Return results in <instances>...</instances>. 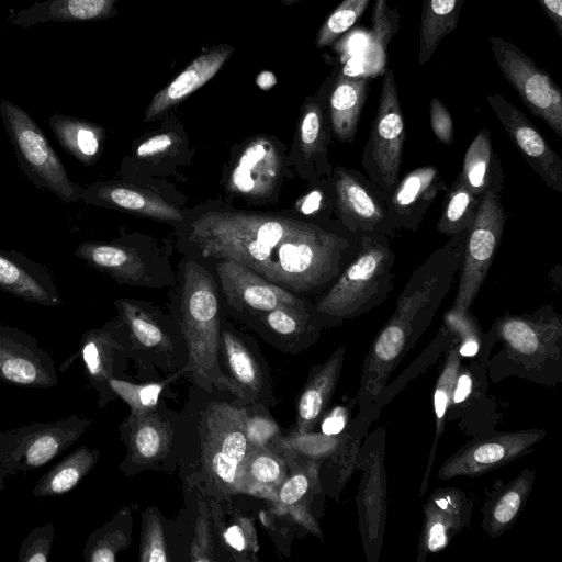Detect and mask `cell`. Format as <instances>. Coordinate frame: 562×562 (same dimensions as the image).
Segmentation results:
<instances>
[{
	"instance_id": "obj_14",
	"label": "cell",
	"mask_w": 562,
	"mask_h": 562,
	"mask_svg": "<svg viewBox=\"0 0 562 562\" xmlns=\"http://www.w3.org/2000/svg\"><path fill=\"white\" fill-rule=\"evenodd\" d=\"M114 305L127 335L128 351L139 352L143 362L149 360L166 371H182L188 356L180 352L178 340L154 313L131 299H120Z\"/></svg>"
},
{
	"instance_id": "obj_1",
	"label": "cell",
	"mask_w": 562,
	"mask_h": 562,
	"mask_svg": "<svg viewBox=\"0 0 562 562\" xmlns=\"http://www.w3.org/2000/svg\"><path fill=\"white\" fill-rule=\"evenodd\" d=\"M189 239L203 257L233 260L294 294L327 291L355 257L360 235L339 220L302 221L279 214L209 211Z\"/></svg>"
},
{
	"instance_id": "obj_18",
	"label": "cell",
	"mask_w": 562,
	"mask_h": 562,
	"mask_svg": "<svg viewBox=\"0 0 562 562\" xmlns=\"http://www.w3.org/2000/svg\"><path fill=\"white\" fill-rule=\"evenodd\" d=\"M486 100L531 169L549 189L562 193V160L538 128L502 94H488Z\"/></svg>"
},
{
	"instance_id": "obj_43",
	"label": "cell",
	"mask_w": 562,
	"mask_h": 562,
	"mask_svg": "<svg viewBox=\"0 0 562 562\" xmlns=\"http://www.w3.org/2000/svg\"><path fill=\"white\" fill-rule=\"evenodd\" d=\"M98 451L81 447L53 468L34 488L36 495H59L69 492L91 470Z\"/></svg>"
},
{
	"instance_id": "obj_36",
	"label": "cell",
	"mask_w": 562,
	"mask_h": 562,
	"mask_svg": "<svg viewBox=\"0 0 562 562\" xmlns=\"http://www.w3.org/2000/svg\"><path fill=\"white\" fill-rule=\"evenodd\" d=\"M48 124L65 151L85 166L94 165L103 150L105 130L93 122L53 114Z\"/></svg>"
},
{
	"instance_id": "obj_50",
	"label": "cell",
	"mask_w": 562,
	"mask_h": 562,
	"mask_svg": "<svg viewBox=\"0 0 562 562\" xmlns=\"http://www.w3.org/2000/svg\"><path fill=\"white\" fill-rule=\"evenodd\" d=\"M164 526L156 507H148L142 514L139 542L140 562H168Z\"/></svg>"
},
{
	"instance_id": "obj_10",
	"label": "cell",
	"mask_w": 562,
	"mask_h": 562,
	"mask_svg": "<svg viewBox=\"0 0 562 562\" xmlns=\"http://www.w3.org/2000/svg\"><path fill=\"white\" fill-rule=\"evenodd\" d=\"M495 61L529 112L562 137V90L526 53L509 41L490 36Z\"/></svg>"
},
{
	"instance_id": "obj_56",
	"label": "cell",
	"mask_w": 562,
	"mask_h": 562,
	"mask_svg": "<svg viewBox=\"0 0 562 562\" xmlns=\"http://www.w3.org/2000/svg\"><path fill=\"white\" fill-rule=\"evenodd\" d=\"M357 403V397L347 404L329 406L319 420L321 432L327 436L340 435L350 423L351 411Z\"/></svg>"
},
{
	"instance_id": "obj_46",
	"label": "cell",
	"mask_w": 562,
	"mask_h": 562,
	"mask_svg": "<svg viewBox=\"0 0 562 562\" xmlns=\"http://www.w3.org/2000/svg\"><path fill=\"white\" fill-rule=\"evenodd\" d=\"M342 432L337 436H327L314 430L306 432L291 430L288 436H282L274 446L321 465L335 453L342 439Z\"/></svg>"
},
{
	"instance_id": "obj_39",
	"label": "cell",
	"mask_w": 562,
	"mask_h": 562,
	"mask_svg": "<svg viewBox=\"0 0 562 562\" xmlns=\"http://www.w3.org/2000/svg\"><path fill=\"white\" fill-rule=\"evenodd\" d=\"M446 350V361L440 374L438 375L432 394L435 434L430 446L425 473L420 482L419 496H424L425 493L427 492L430 472L436 458L437 447L439 445L440 438L446 426V416L449 406L451 390L453 386L457 371L462 360L461 356L457 350V346L453 341L452 335L451 341Z\"/></svg>"
},
{
	"instance_id": "obj_11",
	"label": "cell",
	"mask_w": 562,
	"mask_h": 562,
	"mask_svg": "<svg viewBox=\"0 0 562 562\" xmlns=\"http://www.w3.org/2000/svg\"><path fill=\"white\" fill-rule=\"evenodd\" d=\"M546 435V430L532 428L515 431L494 429L475 436L443 461L437 475L442 481L482 475L531 452Z\"/></svg>"
},
{
	"instance_id": "obj_59",
	"label": "cell",
	"mask_w": 562,
	"mask_h": 562,
	"mask_svg": "<svg viewBox=\"0 0 562 562\" xmlns=\"http://www.w3.org/2000/svg\"><path fill=\"white\" fill-rule=\"evenodd\" d=\"M299 0H281L282 3L284 4H293L295 2H297Z\"/></svg>"
},
{
	"instance_id": "obj_42",
	"label": "cell",
	"mask_w": 562,
	"mask_h": 562,
	"mask_svg": "<svg viewBox=\"0 0 562 562\" xmlns=\"http://www.w3.org/2000/svg\"><path fill=\"white\" fill-rule=\"evenodd\" d=\"M83 427L70 430L69 427L61 428V423L52 425L45 429L30 432L29 438L22 437L18 446V461L23 467L36 468L53 459L67 443H71L78 435L72 432L81 431Z\"/></svg>"
},
{
	"instance_id": "obj_7",
	"label": "cell",
	"mask_w": 562,
	"mask_h": 562,
	"mask_svg": "<svg viewBox=\"0 0 562 562\" xmlns=\"http://www.w3.org/2000/svg\"><path fill=\"white\" fill-rule=\"evenodd\" d=\"M405 137V121L395 76L392 69L386 68L375 116L361 155L367 178L385 198L400 180Z\"/></svg>"
},
{
	"instance_id": "obj_12",
	"label": "cell",
	"mask_w": 562,
	"mask_h": 562,
	"mask_svg": "<svg viewBox=\"0 0 562 562\" xmlns=\"http://www.w3.org/2000/svg\"><path fill=\"white\" fill-rule=\"evenodd\" d=\"M331 178L336 217L357 235H386V198L383 192L363 172L356 169L337 166L333 168Z\"/></svg>"
},
{
	"instance_id": "obj_4",
	"label": "cell",
	"mask_w": 562,
	"mask_h": 562,
	"mask_svg": "<svg viewBox=\"0 0 562 562\" xmlns=\"http://www.w3.org/2000/svg\"><path fill=\"white\" fill-rule=\"evenodd\" d=\"M503 349L487 369L507 366V374L554 386L562 378V316L550 304L532 313L507 314L492 325Z\"/></svg>"
},
{
	"instance_id": "obj_44",
	"label": "cell",
	"mask_w": 562,
	"mask_h": 562,
	"mask_svg": "<svg viewBox=\"0 0 562 562\" xmlns=\"http://www.w3.org/2000/svg\"><path fill=\"white\" fill-rule=\"evenodd\" d=\"M372 31L367 48V59L373 70L386 69L387 45L398 26L397 11L387 7L386 0H375L371 15Z\"/></svg>"
},
{
	"instance_id": "obj_34",
	"label": "cell",
	"mask_w": 562,
	"mask_h": 562,
	"mask_svg": "<svg viewBox=\"0 0 562 562\" xmlns=\"http://www.w3.org/2000/svg\"><path fill=\"white\" fill-rule=\"evenodd\" d=\"M45 355L36 341L18 329L0 326V376L21 385H35L43 376L41 359Z\"/></svg>"
},
{
	"instance_id": "obj_27",
	"label": "cell",
	"mask_w": 562,
	"mask_h": 562,
	"mask_svg": "<svg viewBox=\"0 0 562 562\" xmlns=\"http://www.w3.org/2000/svg\"><path fill=\"white\" fill-rule=\"evenodd\" d=\"M233 50L231 46L222 44L193 59L169 85L154 95L145 111L144 121L158 119L209 82Z\"/></svg>"
},
{
	"instance_id": "obj_16",
	"label": "cell",
	"mask_w": 562,
	"mask_h": 562,
	"mask_svg": "<svg viewBox=\"0 0 562 562\" xmlns=\"http://www.w3.org/2000/svg\"><path fill=\"white\" fill-rule=\"evenodd\" d=\"M218 361L224 364L222 371L237 404L270 405L272 391L267 364L258 351L228 327L221 326Z\"/></svg>"
},
{
	"instance_id": "obj_28",
	"label": "cell",
	"mask_w": 562,
	"mask_h": 562,
	"mask_svg": "<svg viewBox=\"0 0 562 562\" xmlns=\"http://www.w3.org/2000/svg\"><path fill=\"white\" fill-rule=\"evenodd\" d=\"M533 469H524L507 483L495 481L482 507V529L492 539L503 536L518 519L532 491Z\"/></svg>"
},
{
	"instance_id": "obj_54",
	"label": "cell",
	"mask_w": 562,
	"mask_h": 562,
	"mask_svg": "<svg viewBox=\"0 0 562 562\" xmlns=\"http://www.w3.org/2000/svg\"><path fill=\"white\" fill-rule=\"evenodd\" d=\"M430 127L438 142L451 145L453 142V122L448 108L434 97L429 103Z\"/></svg>"
},
{
	"instance_id": "obj_9",
	"label": "cell",
	"mask_w": 562,
	"mask_h": 562,
	"mask_svg": "<svg viewBox=\"0 0 562 562\" xmlns=\"http://www.w3.org/2000/svg\"><path fill=\"white\" fill-rule=\"evenodd\" d=\"M386 431L380 427L364 437L357 460L362 471L356 496L359 531L368 562H378L387 516V481L384 467Z\"/></svg>"
},
{
	"instance_id": "obj_8",
	"label": "cell",
	"mask_w": 562,
	"mask_h": 562,
	"mask_svg": "<svg viewBox=\"0 0 562 562\" xmlns=\"http://www.w3.org/2000/svg\"><path fill=\"white\" fill-rule=\"evenodd\" d=\"M506 215L501 194L487 191L468 232L458 289L449 311L464 314L474 303L501 244Z\"/></svg>"
},
{
	"instance_id": "obj_40",
	"label": "cell",
	"mask_w": 562,
	"mask_h": 562,
	"mask_svg": "<svg viewBox=\"0 0 562 562\" xmlns=\"http://www.w3.org/2000/svg\"><path fill=\"white\" fill-rule=\"evenodd\" d=\"M481 199L470 190L459 172L446 190L442 212L436 225L438 233L451 238L469 231L476 217Z\"/></svg>"
},
{
	"instance_id": "obj_58",
	"label": "cell",
	"mask_w": 562,
	"mask_h": 562,
	"mask_svg": "<svg viewBox=\"0 0 562 562\" xmlns=\"http://www.w3.org/2000/svg\"><path fill=\"white\" fill-rule=\"evenodd\" d=\"M547 18L553 23L555 32L562 36V0H538Z\"/></svg>"
},
{
	"instance_id": "obj_23",
	"label": "cell",
	"mask_w": 562,
	"mask_h": 562,
	"mask_svg": "<svg viewBox=\"0 0 562 562\" xmlns=\"http://www.w3.org/2000/svg\"><path fill=\"white\" fill-rule=\"evenodd\" d=\"M86 204L115 209L164 222H180L181 212L159 195L122 181H98L82 189Z\"/></svg>"
},
{
	"instance_id": "obj_22",
	"label": "cell",
	"mask_w": 562,
	"mask_h": 562,
	"mask_svg": "<svg viewBox=\"0 0 562 562\" xmlns=\"http://www.w3.org/2000/svg\"><path fill=\"white\" fill-rule=\"evenodd\" d=\"M217 274L227 302L239 311L263 313L281 305H303L294 293L233 260H221Z\"/></svg>"
},
{
	"instance_id": "obj_31",
	"label": "cell",
	"mask_w": 562,
	"mask_h": 562,
	"mask_svg": "<svg viewBox=\"0 0 562 562\" xmlns=\"http://www.w3.org/2000/svg\"><path fill=\"white\" fill-rule=\"evenodd\" d=\"M74 255L91 268L101 271L121 284H147V266L140 254L117 240H89L80 244Z\"/></svg>"
},
{
	"instance_id": "obj_6",
	"label": "cell",
	"mask_w": 562,
	"mask_h": 562,
	"mask_svg": "<svg viewBox=\"0 0 562 562\" xmlns=\"http://www.w3.org/2000/svg\"><path fill=\"white\" fill-rule=\"evenodd\" d=\"M0 116L18 165L27 180L66 203L81 200L83 188L70 179L61 159L31 115L21 106L1 99Z\"/></svg>"
},
{
	"instance_id": "obj_32",
	"label": "cell",
	"mask_w": 562,
	"mask_h": 562,
	"mask_svg": "<svg viewBox=\"0 0 562 562\" xmlns=\"http://www.w3.org/2000/svg\"><path fill=\"white\" fill-rule=\"evenodd\" d=\"M289 473L286 454L276 446L252 447L239 476V494L273 502L276 492Z\"/></svg>"
},
{
	"instance_id": "obj_19",
	"label": "cell",
	"mask_w": 562,
	"mask_h": 562,
	"mask_svg": "<svg viewBox=\"0 0 562 562\" xmlns=\"http://www.w3.org/2000/svg\"><path fill=\"white\" fill-rule=\"evenodd\" d=\"M473 501L460 488L435 490L423 505L424 521L417 547V562L446 549L452 538L471 522Z\"/></svg>"
},
{
	"instance_id": "obj_13",
	"label": "cell",
	"mask_w": 562,
	"mask_h": 562,
	"mask_svg": "<svg viewBox=\"0 0 562 562\" xmlns=\"http://www.w3.org/2000/svg\"><path fill=\"white\" fill-rule=\"evenodd\" d=\"M487 362L475 357L460 363L446 416V422L459 420L458 426L473 437L494 430L499 418L495 402L487 396Z\"/></svg>"
},
{
	"instance_id": "obj_35",
	"label": "cell",
	"mask_w": 562,
	"mask_h": 562,
	"mask_svg": "<svg viewBox=\"0 0 562 562\" xmlns=\"http://www.w3.org/2000/svg\"><path fill=\"white\" fill-rule=\"evenodd\" d=\"M470 190L482 198L487 191L501 194L504 176L494 151L491 132L481 128L468 146L460 171Z\"/></svg>"
},
{
	"instance_id": "obj_2",
	"label": "cell",
	"mask_w": 562,
	"mask_h": 562,
	"mask_svg": "<svg viewBox=\"0 0 562 562\" xmlns=\"http://www.w3.org/2000/svg\"><path fill=\"white\" fill-rule=\"evenodd\" d=\"M245 422L246 408L235 401L211 400L199 408L195 453L181 468L184 483L199 497L225 502L239 494L241 467L252 448Z\"/></svg>"
},
{
	"instance_id": "obj_20",
	"label": "cell",
	"mask_w": 562,
	"mask_h": 562,
	"mask_svg": "<svg viewBox=\"0 0 562 562\" xmlns=\"http://www.w3.org/2000/svg\"><path fill=\"white\" fill-rule=\"evenodd\" d=\"M282 155L270 138H252L237 156L227 180L234 194L246 199L271 196L282 176Z\"/></svg>"
},
{
	"instance_id": "obj_51",
	"label": "cell",
	"mask_w": 562,
	"mask_h": 562,
	"mask_svg": "<svg viewBox=\"0 0 562 562\" xmlns=\"http://www.w3.org/2000/svg\"><path fill=\"white\" fill-rule=\"evenodd\" d=\"M296 210L307 217L318 218L322 223L335 221L336 204L331 176L314 183V188L295 204Z\"/></svg>"
},
{
	"instance_id": "obj_37",
	"label": "cell",
	"mask_w": 562,
	"mask_h": 562,
	"mask_svg": "<svg viewBox=\"0 0 562 562\" xmlns=\"http://www.w3.org/2000/svg\"><path fill=\"white\" fill-rule=\"evenodd\" d=\"M262 324L280 340L299 344L305 348L313 344L324 322L315 312H308L303 305H281L271 311L259 313Z\"/></svg>"
},
{
	"instance_id": "obj_45",
	"label": "cell",
	"mask_w": 562,
	"mask_h": 562,
	"mask_svg": "<svg viewBox=\"0 0 562 562\" xmlns=\"http://www.w3.org/2000/svg\"><path fill=\"white\" fill-rule=\"evenodd\" d=\"M130 510L124 508L114 519L91 535L87 542L88 558L91 562H114L119 552L130 543V533L124 521L130 517Z\"/></svg>"
},
{
	"instance_id": "obj_25",
	"label": "cell",
	"mask_w": 562,
	"mask_h": 562,
	"mask_svg": "<svg viewBox=\"0 0 562 562\" xmlns=\"http://www.w3.org/2000/svg\"><path fill=\"white\" fill-rule=\"evenodd\" d=\"M360 411L342 432V439L335 453L319 465V482L323 491L338 499L346 483L357 470L361 443L370 425L378 419L381 407L376 402L358 404Z\"/></svg>"
},
{
	"instance_id": "obj_29",
	"label": "cell",
	"mask_w": 562,
	"mask_h": 562,
	"mask_svg": "<svg viewBox=\"0 0 562 562\" xmlns=\"http://www.w3.org/2000/svg\"><path fill=\"white\" fill-rule=\"evenodd\" d=\"M122 330V323L112 322L103 328L87 331L81 340V356L88 375L100 394H105L106 401L115 397L109 389V381L115 378V362L128 351V339L124 342Z\"/></svg>"
},
{
	"instance_id": "obj_41",
	"label": "cell",
	"mask_w": 562,
	"mask_h": 562,
	"mask_svg": "<svg viewBox=\"0 0 562 562\" xmlns=\"http://www.w3.org/2000/svg\"><path fill=\"white\" fill-rule=\"evenodd\" d=\"M451 333L461 358H490L493 346L497 342L494 329L483 333L476 318L469 312L457 314L447 311L443 323Z\"/></svg>"
},
{
	"instance_id": "obj_21",
	"label": "cell",
	"mask_w": 562,
	"mask_h": 562,
	"mask_svg": "<svg viewBox=\"0 0 562 562\" xmlns=\"http://www.w3.org/2000/svg\"><path fill=\"white\" fill-rule=\"evenodd\" d=\"M339 69L336 67L319 91L308 97L301 110L297 126V147L308 179L316 183L331 176L327 159L331 128L328 114V94Z\"/></svg>"
},
{
	"instance_id": "obj_33",
	"label": "cell",
	"mask_w": 562,
	"mask_h": 562,
	"mask_svg": "<svg viewBox=\"0 0 562 562\" xmlns=\"http://www.w3.org/2000/svg\"><path fill=\"white\" fill-rule=\"evenodd\" d=\"M207 504L214 543L234 561H258L259 541L252 519L238 512L226 515L222 502L207 501Z\"/></svg>"
},
{
	"instance_id": "obj_48",
	"label": "cell",
	"mask_w": 562,
	"mask_h": 562,
	"mask_svg": "<svg viewBox=\"0 0 562 562\" xmlns=\"http://www.w3.org/2000/svg\"><path fill=\"white\" fill-rule=\"evenodd\" d=\"M117 0H49L48 18L55 21H98L116 14Z\"/></svg>"
},
{
	"instance_id": "obj_3",
	"label": "cell",
	"mask_w": 562,
	"mask_h": 562,
	"mask_svg": "<svg viewBox=\"0 0 562 562\" xmlns=\"http://www.w3.org/2000/svg\"><path fill=\"white\" fill-rule=\"evenodd\" d=\"M182 277L180 333L188 360L181 372L204 393L232 394L218 361L221 319L215 282L210 272L194 261L187 262Z\"/></svg>"
},
{
	"instance_id": "obj_30",
	"label": "cell",
	"mask_w": 562,
	"mask_h": 562,
	"mask_svg": "<svg viewBox=\"0 0 562 562\" xmlns=\"http://www.w3.org/2000/svg\"><path fill=\"white\" fill-rule=\"evenodd\" d=\"M370 76L348 75L340 69L328 94L331 135L341 143H352L367 100Z\"/></svg>"
},
{
	"instance_id": "obj_49",
	"label": "cell",
	"mask_w": 562,
	"mask_h": 562,
	"mask_svg": "<svg viewBox=\"0 0 562 562\" xmlns=\"http://www.w3.org/2000/svg\"><path fill=\"white\" fill-rule=\"evenodd\" d=\"M369 2L370 0H342L319 27L316 47L323 48L333 44L360 19Z\"/></svg>"
},
{
	"instance_id": "obj_47",
	"label": "cell",
	"mask_w": 562,
	"mask_h": 562,
	"mask_svg": "<svg viewBox=\"0 0 562 562\" xmlns=\"http://www.w3.org/2000/svg\"><path fill=\"white\" fill-rule=\"evenodd\" d=\"M179 375L182 374L176 372L164 381L146 383H132L114 378L109 381V389L130 406L132 414H145L159 407V397L162 390Z\"/></svg>"
},
{
	"instance_id": "obj_38",
	"label": "cell",
	"mask_w": 562,
	"mask_h": 562,
	"mask_svg": "<svg viewBox=\"0 0 562 562\" xmlns=\"http://www.w3.org/2000/svg\"><path fill=\"white\" fill-rule=\"evenodd\" d=\"M464 2L465 0H423L418 54L422 66L429 61L442 38L458 27Z\"/></svg>"
},
{
	"instance_id": "obj_24",
	"label": "cell",
	"mask_w": 562,
	"mask_h": 562,
	"mask_svg": "<svg viewBox=\"0 0 562 562\" xmlns=\"http://www.w3.org/2000/svg\"><path fill=\"white\" fill-rule=\"evenodd\" d=\"M0 290L44 306L63 304L46 267L14 249H0Z\"/></svg>"
},
{
	"instance_id": "obj_17",
	"label": "cell",
	"mask_w": 562,
	"mask_h": 562,
	"mask_svg": "<svg viewBox=\"0 0 562 562\" xmlns=\"http://www.w3.org/2000/svg\"><path fill=\"white\" fill-rule=\"evenodd\" d=\"M441 172L435 166L409 170L385 199V228L390 237L396 232L415 233L440 192L447 190Z\"/></svg>"
},
{
	"instance_id": "obj_53",
	"label": "cell",
	"mask_w": 562,
	"mask_h": 562,
	"mask_svg": "<svg viewBox=\"0 0 562 562\" xmlns=\"http://www.w3.org/2000/svg\"><path fill=\"white\" fill-rule=\"evenodd\" d=\"M190 547V561L214 562L215 543L207 501L199 497L194 535Z\"/></svg>"
},
{
	"instance_id": "obj_15",
	"label": "cell",
	"mask_w": 562,
	"mask_h": 562,
	"mask_svg": "<svg viewBox=\"0 0 562 562\" xmlns=\"http://www.w3.org/2000/svg\"><path fill=\"white\" fill-rule=\"evenodd\" d=\"M126 458L120 469L132 475L164 465L176 446V431L159 407L145 414H130L120 426Z\"/></svg>"
},
{
	"instance_id": "obj_26",
	"label": "cell",
	"mask_w": 562,
	"mask_h": 562,
	"mask_svg": "<svg viewBox=\"0 0 562 562\" xmlns=\"http://www.w3.org/2000/svg\"><path fill=\"white\" fill-rule=\"evenodd\" d=\"M346 348L338 347L323 363L313 366L296 402L292 431H312L330 406L342 370Z\"/></svg>"
},
{
	"instance_id": "obj_5",
	"label": "cell",
	"mask_w": 562,
	"mask_h": 562,
	"mask_svg": "<svg viewBox=\"0 0 562 562\" xmlns=\"http://www.w3.org/2000/svg\"><path fill=\"white\" fill-rule=\"evenodd\" d=\"M395 254L389 236H360L357 252L314 306L325 326H336L381 305L394 288Z\"/></svg>"
},
{
	"instance_id": "obj_55",
	"label": "cell",
	"mask_w": 562,
	"mask_h": 562,
	"mask_svg": "<svg viewBox=\"0 0 562 562\" xmlns=\"http://www.w3.org/2000/svg\"><path fill=\"white\" fill-rule=\"evenodd\" d=\"M179 140L175 132L165 131L156 133L143 142L135 149V157L138 159L160 158L170 153Z\"/></svg>"
},
{
	"instance_id": "obj_57",
	"label": "cell",
	"mask_w": 562,
	"mask_h": 562,
	"mask_svg": "<svg viewBox=\"0 0 562 562\" xmlns=\"http://www.w3.org/2000/svg\"><path fill=\"white\" fill-rule=\"evenodd\" d=\"M52 530V527L34 529L23 543L20 559L29 562L47 561Z\"/></svg>"
},
{
	"instance_id": "obj_52",
	"label": "cell",
	"mask_w": 562,
	"mask_h": 562,
	"mask_svg": "<svg viewBox=\"0 0 562 562\" xmlns=\"http://www.w3.org/2000/svg\"><path fill=\"white\" fill-rule=\"evenodd\" d=\"M246 436L251 447H269L281 437L278 423L271 417L268 407L260 403L246 405Z\"/></svg>"
}]
</instances>
